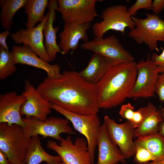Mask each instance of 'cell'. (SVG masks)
<instances>
[{
    "label": "cell",
    "mask_w": 164,
    "mask_h": 164,
    "mask_svg": "<svg viewBox=\"0 0 164 164\" xmlns=\"http://www.w3.org/2000/svg\"><path fill=\"white\" fill-rule=\"evenodd\" d=\"M50 104L52 109L64 116L71 122L75 130L85 137L87 142L88 151L94 164L98 132L101 125L97 114H78L66 111L54 104L50 103Z\"/></svg>",
    "instance_id": "obj_5"
},
{
    "label": "cell",
    "mask_w": 164,
    "mask_h": 164,
    "mask_svg": "<svg viewBox=\"0 0 164 164\" xmlns=\"http://www.w3.org/2000/svg\"><path fill=\"white\" fill-rule=\"evenodd\" d=\"M18 164H26V163H25V162L23 161V162H21Z\"/></svg>",
    "instance_id": "obj_37"
},
{
    "label": "cell",
    "mask_w": 164,
    "mask_h": 164,
    "mask_svg": "<svg viewBox=\"0 0 164 164\" xmlns=\"http://www.w3.org/2000/svg\"><path fill=\"white\" fill-rule=\"evenodd\" d=\"M0 164H12L7 156L0 150Z\"/></svg>",
    "instance_id": "obj_35"
},
{
    "label": "cell",
    "mask_w": 164,
    "mask_h": 164,
    "mask_svg": "<svg viewBox=\"0 0 164 164\" xmlns=\"http://www.w3.org/2000/svg\"><path fill=\"white\" fill-rule=\"evenodd\" d=\"M125 5L118 4L104 9L101 13L102 20L92 26L95 37H103L108 31L112 30L124 34L127 28L131 30L135 27V22Z\"/></svg>",
    "instance_id": "obj_6"
},
{
    "label": "cell",
    "mask_w": 164,
    "mask_h": 164,
    "mask_svg": "<svg viewBox=\"0 0 164 164\" xmlns=\"http://www.w3.org/2000/svg\"><path fill=\"white\" fill-rule=\"evenodd\" d=\"M47 147L56 152L65 164H93L86 138L78 137L73 142L71 136L62 138L59 144L49 140Z\"/></svg>",
    "instance_id": "obj_8"
},
{
    "label": "cell",
    "mask_w": 164,
    "mask_h": 164,
    "mask_svg": "<svg viewBox=\"0 0 164 164\" xmlns=\"http://www.w3.org/2000/svg\"><path fill=\"white\" fill-rule=\"evenodd\" d=\"M48 17L47 13L43 21L34 27L21 29L12 33L11 37L15 43L22 44L28 46L40 58L49 62L51 61L45 49L43 34V28Z\"/></svg>",
    "instance_id": "obj_14"
},
{
    "label": "cell",
    "mask_w": 164,
    "mask_h": 164,
    "mask_svg": "<svg viewBox=\"0 0 164 164\" xmlns=\"http://www.w3.org/2000/svg\"><path fill=\"white\" fill-rule=\"evenodd\" d=\"M97 146L98 159L97 164H125V159L118 146L109 139L103 124L99 131Z\"/></svg>",
    "instance_id": "obj_18"
},
{
    "label": "cell",
    "mask_w": 164,
    "mask_h": 164,
    "mask_svg": "<svg viewBox=\"0 0 164 164\" xmlns=\"http://www.w3.org/2000/svg\"><path fill=\"white\" fill-rule=\"evenodd\" d=\"M164 8V0H154L152 3V9L154 14H159Z\"/></svg>",
    "instance_id": "obj_32"
},
{
    "label": "cell",
    "mask_w": 164,
    "mask_h": 164,
    "mask_svg": "<svg viewBox=\"0 0 164 164\" xmlns=\"http://www.w3.org/2000/svg\"><path fill=\"white\" fill-rule=\"evenodd\" d=\"M144 19L131 16L135 27L128 36L138 44H145L151 51L159 52L157 42H164V20L155 14L147 13Z\"/></svg>",
    "instance_id": "obj_4"
},
{
    "label": "cell",
    "mask_w": 164,
    "mask_h": 164,
    "mask_svg": "<svg viewBox=\"0 0 164 164\" xmlns=\"http://www.w3.org/2000/svg\"><path fill=\"white\" fill-rule=\"evenodd\" d=\"M159 111L162 117V121L159 124V132L164 136V105Z\"/></svg>",
    "instance_id": "obj_34"
},
{
    "label": "cell",
    "mask_w": 164,
    "mask_h": 164,
    "mask_svg": "<svg viewBox=\"0 0 164 164\" xmlns=\"http://www.w3.org/2000/svg\"><path fill=\"white\" fill-rule=\"evenodd\" d=\"M12 52L0 46V80H3L16 70V67Z\"/></svg>",
    "instance_id": "obj_26"
},
{
    "label": "cell",
    "mask_w": 164,
    "mask_h": 164,
    "mask_svg": "<svg viewBox=\"0 0 164 164\" xmlns=\"http://www.w3.org/2000/svg\"><path fill=\"white\" fill-rule=\"evenodd\" d=\"M120 63L121 62L94 53L87 66L79 73L87 82L94 85L110 67Z\"/></svg>",
    "instance_id": "obj_19"
},
{
    "label": "cell",
    "mask_w": 164,
    "mask_h": 164,
    "mask_svg": "<svg viewBox=\"0 0 164 164\" xmlns=\"http://www.w3.org/2000/svg\"><path fill=\"white\" fill-rule=\"evenodd\" d=\"M48 17L45 23L43 34L45 36L44 46L51 61L56 58L57 54L60 53L63 54L56 42V34L59 27L54 28L53 22L56 19L55 11L57 9V1H49Z\"/></svg>",
    "instance_id": "obj_20"
},
{
    "label": "cell",
    "mask_w": 164,
    "mask_h": 164,
    "mask_svg": "<svg viewBox=\"0 0 164 164\" xmlns=\"http://www.w3.org/2000/svg\"><path fill=\"white\" fill-rule=\"evenodd\" d=\"M144 118L140 126L135 129L134 138L159 132L162 118L156 107L151 102L142 107Z\"/></svg>",
    "instance_id": "obj_21"
},
{
    "label": "cell",
    "mask_w": 164,
    "mask_h": 164,
    "mask_svg": "<svg viewBox=\"0 0 164 164\" xmlns=\"http://www.w3.org/2000/svg\"><path fill=\"white\" fill-rule=\"evenodd\" d=\"M152 3L151 0H137L129 8L128 12L131 16H134L136 15L138 10L140 9L152 10Z\"/></svg>",
    "instance_id": "obj_28"
},
{
    "label": "cell",
    "mask_w": 164,
    "mask_h": 164,
    "mask_svg": "<svg viewBox=\"0 0 164 164\" xmlns=\"http://www.w3.org/2000/svg\"><path fill=\"white\" fill-rule=\"evenodd\" d=\"M155 93L159 101L164 102V73L159 74L156 84Z\"/></svg>",
    "instance_id": "obj_30"
},
{
    "label": "cell",
    "mask_w": 164,
    "mask_h": 164,
    "mask_svg": "<svg viewBox=\"0 0 164 164\" xmlns=\"http://www.w3.org/2000/svg\"><path fill=\"white\" fill-rule=\"evenodd\" d=\"M136 152L135 155L134 161L138 164H144L150 161H156L153 155L145 148L135 144Z\"/></svg>",
    "instance_id": "obj_27"
},
{
    "label": "cell",
    "mask_w": 164,
    "mask_h": 164,
    "mask_svg": "<svg viewBox=\"0 0 164 164\" xmlns=\"http://www.w3.org/2000/svg\"><path fill=\"white\" fill-rule=\"evenodd\" d=\"M91 26L90 23H64L63 29L59 35L58 44L63 54L70 50H76L80 40L84 42L88 41L87 31Z\"/></svg>",
    "instance_id": "obj_17"
},
{
    "label": "cell",
    "mask_w": 164,
    "mask_h": 164,
    "mask_svg": "<svg viewBox=\"0 0 164 164\" xmlns=\"http://www.w3.org/2000/svg\"><path fill=\"white\" fill-rule=\"evenodd\" d=\"M60 164H65L63 162H62Z\"/></svg>",
    "instance_id": "obj_38"
},
{
    "label": "cell",
    "mask_w": 164,
    "mask_h": 164,
    "mask_svg": "<svg viewBox=\"0 0 164 164\" xmlns=\"http://www.w3.org/2000/svg\"><path fill=\"white\" fill-rule=\"evenodd\" d=\"M26 99L22 94L16 91L7 92L0 95V123L16 124L23 128L25 124L21 118L20 110Z\"/></svg>",
    "instance_id": "obj_16"
},
{
    "label": "cell",
    "mask_w": 164,
    "mask_h": 164,
    "mask_svg": "<svg viewBox=\"0 0 164 164\" xmlns=\"http://www.w3.org/2000/svg\"><path fill=\"white\" fill-rule=\"evenodd\" d=\"M29 139L21 126L0 123V150L12 164L24 161Z\"/></svg>",
    "instance_id": "obj_3"
},
{
    "label": "cell",
    "mask_w": 164,
    "mask_h": 164,
    "mask_svg": "<svg viewBox=\"0 0 164 164\" xmlns=\"http://www.w3.org/2000/svg\"><path fill=\"white\" fill-rule=\"evenodd\" d=\"M48 4L47 0H28L24 7V12L27 15L26 28H32L37 22L43 21L45 17L44 13Z\"/></svg>",
    "instance_id": "obj_24"
},
{
    "label": "cell",
    "mask_w": 164,
    "mask_h": 164,
    "mask_svg": "<svg viewBox=\"0 0 164 164\" xmlns=\"http://www.w3.org/2000/svg\"><path fill=\"white\" fill-rule=\"evenodd\" d=\"M9 30H6L0 33V46H2L5 50H9V47L6 42V39L9 35Z\"/></svg>",
    "instance_id": "obj_33"
},
{
    "label": "cell",
    "mask_w": 164,
    "mask_h": 164,
    "mask_svg": "<svg viewBox=\"0 0 164 164\" xmlns=\"http://www.w3.org/2000/svg\"><path fill=\"white\" fill-rule=\"evenodd\" d=\"M25 125L23 128L27 137L30 139L35 135H40L43 138L50 137L60 141L63 133L74 135L76 132L69 125L67 119L51 116L44 121L31 117L22 118Z\"/></svg>",
    "instance_id": "obj_7"
},
{
    "label": "cell",
    "mask_w": 164,
    "mask_h": 164,
    "mask_svg": "<svg viewBox=\"0 0 164 164\" xmlns=\"http://www.w3.org/2000/svg\"><path fill=\"white\" fill-rule=\"evenodd\" d=\"M97 0H58L57 11L65 23H90L98 16Z\"/></svg>",
    "instance_id": "obj_10"
},
{
    "label": "cell",
    "mask_w": 164,
    "mask_h": 164,
    "mask_svg": "<svg viewBox=\"0 0 164 164\" xmlns=\"http://www.w3.org/2000/svg\"><path fill=\"white\" fill-rule=\"evenodd\" d=\"M28 0H2L0 20L3 28L9 30L13 25V19L17 12L24 7Z\"/></svg>",
    "instance_id": "obj_25"
},
{
    "label": "cell",
    "mask_w": 164,
    "mask_h": 164,
    "mask_svg": "<svg viewBox=\"0 0 164 164\" xmlns=\"http://www.w3.org/2000/svg\"><path fill=\"white\" fill-rule=\"evenodd\" d=\"M103 124L109 139L118 146L125 159L134 156L136 148L133 139L135 128L129 122L127 121L118 124L105 115Z\"/></svg>",
    "instance_id": "obj_11"
},
{
    "label": "cell",
    "mask_w": 164,
    "mask_h": 164,
    "mask_svg": "<svg viewBox=\"0 0 164 164\" xmlns=\"http://www.w3.org/2000/svg\"><path fill=\"white\" fill-rule=\"evenodd\" d=\"M136 64L134 61L115 64L94 84L99 108L116 107L128 98L137 76Z\"/></svg>",
    "instance_id": "obj_2"
},
{
    "label": "cell",
    "mask_w": 164,
    "mask_h": 164,
    "mask_svg": "<svg viewBox=\"0 0 164 164\" xmlns=\"http://www.w3.org/2000/svg\"><path fill=\"white\" fill-rule=\"evenodd\" d=\"M11 52L15 64L29 65L43 70L46 72L47 77L50 78H60L62 76L59 65L51 64L45 61L28 46H13Z\"/></svg>",
    "instance_id": "obj_15"
},
{
    "label": "cell",
    "mask_w": 164,
    "mask_h": 164,
    "mask_svg": "<svg viewBox=\"0 0 164 164\" xmlns=\"http://www.w3.org/2000/svg\"><path fill=\"white\" fill-rule=\"evenodd\" d=\"M62 77L45 78L37 89L42 96L70 112L80 115L97 114L99 111L95 85L83 79L79 72H63Z\"/></svg>",
    "instance_id": "obj_1"
},
{
    "label": "cell",
    "mask_w": 164,
    "mask_h": 164,
    "mask_svg": "<svg viewBox=\"0 0 164 164\" xmlns=\"http://www.w3.org/2000/svg\"><path fill=\"white\" fill-rule=\"evenodd\" d=\"M144 164H164V159L159 161L148 162Z\"/></svg>",
    "instance_id": "obj_36"
},
{
    "label": "cell",
    "mask_w": 164,
    "mask_h": 164,
    "mask_svg": "<svg viewBox=\"0 0 164 164\" xmlns=\"http://www.w3.org/2000/svg\"><path fill=\"white\" fill-rule=\"evenodd\" d=\"M24 161L26 164H39L43 162L46 164H60L62 161L59 155H52L45 151L38 135L30 138Z\"/></svg>",
    "instance_id": "obj_22"
},
{
    "label": "cell",
    "mask_w": 164,
    "mask_h": 164,
    "mask_svg": "<svg viewBox=\"0 0 164 164\" xmlns=\"http://www.w3.org/2000/svg\"><path fill=\"white\" fill-rule=\"evenodd\" d=\"M136 79L128 98H148L153 97L159 76V69L148 53L145 60H142L136 64Z\"/></svg>",
    "instance_id": "obj_9"
},
{
    "label": "cell",
    "mask_w": 164,
    "mask_h": 164,
    "mask_svg": "<svg viewBox=\"0 0 164 164\" xmlns=\"http://www.w3.org/2000/svg\"><path fill=\"white\" fill-rule=\"evenodd\" d=\"M135 112L134 107L131 104L128 103L126 104L121 105L119 114L123 118L130 122L133 118Z\"/></svg>",
    "instance_id": "obj_29"
},
{
    "label": "cell",
    "mask_w": 164,
    "mask_h": 164,
    "mask_svg": "<svg viewBox=\"0 0 164 164\" xmlns=\"http://www.w3.org/2000/svg\"><path fill=\"white\" fill-rule=\"evenodd\" d=\"M135 144L148 150L155 157L156 161L164 159V136L158 132L137 138Z\"/></svg>",
    "instance_id": "obj_23"
},
{
    "label": "cell",
    "mask_w": 164,
    "mask_h": 164,
    "mask_svg": "<svg viewBox=\"0 0 164 164\" xmlns=\"http://www.w3.org/2000/svg\"><path fill=\"white\" fill-rule=\"evenodd\" d=\"M80 47L106 57L121 62L134 61L133 56L126 50L114 36L108 37H95L92 40L85 42Z\"/></svg>",
    "instance_id": "obj_12"
},
{
    "label": "cell",
    "mask_w": 164,
    "mask_h": 164,
    "mask_svg": "<svg viewBox=\"0 0 164 164\" xmlns=\"http://www.w3.org/2000/svg\"><path fill=\"white\" fill-rule=\"evenodd\" d=\"M25 83L22 94L26 100L21 107V115L34 117L41 121L46 120L51 112L50 103L42 96L29 80H26Z\"/></svg>",
    "instance_id": "obj_13"
},
{
    "label": "cell",
    "mask_w": 164,
    "mask_h": 164,
    "mask_svg": "<svg viewBox=\"0 0 164 164\" xmlns=\"http://www.w3.org/2000/svg\"><path fill=\"white\" fill-rule=\"evenodd\" d=\"M151 58L158 67L159 73H164V49L159 54L156 53H152Z\"/></svg>",
    "instance_id": "obj_31"
}]
</instances>
